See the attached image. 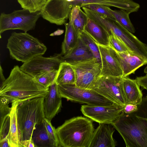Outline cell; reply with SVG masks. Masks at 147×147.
<instances>
[{"mask_svg":"<svg viewBox=\"0 0 147 147\" xmlns=\"http://www.w3.org/2000/svg\"><path fill=\"white\" fill-rule=\"evenodd\" d=\"M49 91L33 77L15 65L0 87V97L10 103L22 102L33 98L45 97Z\"/></svg>","mask_w":147,"mask_h":147,"instance_id":"cell-1","label":"cell"},{"mask_svg":"<svg viewBox=\"0 0 147 147\" xmlns=\"http://www.w3.org/2000/svg\"><path fill=\"white\" fill-rule=\"evenodd\" d=\"M137 106L136 111L129 114L123 112L111 124L127 147H147V95Z\"/></svg>","mask_w":147,"mask_h":147,"instance_id":"cell-2","label":"cell"},{"mask_svg":"<svg viewBox=\"0 0 147 147\" xmlns=\"http://www.w3.org/2000/svg\"><path fill=\"white\" fill-rule=\"evenodd\" d=\"M56 130L60 147H89L94 129L92 120L78 116L65 120Z\"/></svg>","mask_w":147,"mask_h":147,"instance_id":"cell-3","label":"cell"},{"mask_svg":"<svg viewBox=\"0 0 147 147\" xmlns=\"http://www.w3.org/2000/svg\"><path fill=\"white\" fill-rule=\"evenodd\" d=\"M99 4L119 8L120 0H47L40 11L41 16L49 22L57 25L64 24L69 19L72 8H80L89 4Z\"/></svg>","mask_w":147,"mask_h":147,"instance_id":"cell-4","label":"cell"},{"mask_svg":"<svg viewBox=\"0 0 147 147\" xmlns=\"http://www.w3.org/2000/svg\"><path fill=\"white\" fill-rule=\"evenodd\" d=\"M45 97L36 98L19 102L16 108L18 122L23 141L31 139L36 126L42 123L45 116Z\"/></svg>","mask_w":147,"mask_h":147,"instance_id":"cell-5","label":"cell"},{"mask_svg":"<svg viewBox=\"0 0 147 147\" xmlns=\"http://www.w3.org/2000/svg\"><path fill=\"white\" fill-rule=\"evenodd\" d=\"M7 48L11 58L23 63L42 56L47 50L46 46L37 38L25 32H12L8 39Z\"/></svg>","mask_w":147,"mask_h":147,"instance_id":"cell-6","label":"cell"},{"mask_svg":"<svg viewBox=\"0 0 147 147\" xmlns=\"http://www.w3.org/2000/svg\"><path fill=\"white\" fill-rule=\"evenodd\" d=\"M40 11L31 12L23 9L9 13H2L0 15V34L11 30H20L27 32L34 29Z\"/></svg>","mask_w":147,"mask_h":147,"instance_id":"cell-7","label":"cell"},{"mask_svg":"<svg viewBox=\"0 0 147 147\" xmlns=\"http://www.w3.org/2000/svg\"><path fill=\"white\" fill-rule=\"evenodd\" d=\"M58 86L61 96L67 100L90 105H107L113 103L95 91L78 87L75 84Z\"/></svg>","mask_w":147,"mask_h":147,"instance_id":"cell-8","label":"cell"},{"mask_svg":"<svg viewBox=\"0 0 147 147\" xmlns=\"http://www.w3.org/2000/svg\"><path fill=\"white\" fill-rule=\"evenodd\" d=\"M69 64L75 71V85L80 88L94 90L100 76L101 63L94 58Z\"/></svg>","mask_w":147,"mask_h":147,"instance_id":"cell-9","label":"cell"},{"mask_svg":"<svg viewBox=\"0 0 147 147\" xmlns=\"http://www.w3.org/2000/svg\"><path fill=\"white\" fill-rule=\"evenodd\" d=\"M124 107L113 103L107 105H82V113L92 121L99 123L112 124L123 113Z\"/></svg>","mask_w":147,"mask_h":147,"instance_id":"cell-10","label":"cell"},{"mask_svg":"<svg viewBox=\"0 0 147 147\" xmlns=\"http://www.w3.org/2000/svg\"><path fill=\"white\" fill-rule=\"evenodd\" d=\"M62 56L60 54L47 57L37 56L23 63L20 68L22 71L35 78L46 73L58 71L62 62Z\"/></svg>","mask_w":147,"mask_h":147,"instance_id":"cell-11","label":"cell"},{"mask_svg":"<svg viewBox=\"0 0 147 147\" xmlns=\"http://www.w3.org/2000/svg\"><path fill=\"white\" fill-rule=\"evenodd\" d=\"M122 77L100 76L94 90L113 102L126 105L121 80Z\"/></svg>","mask_w":147,"mask_h":147,"instance_id":"cell-12","label":"cell"},{"mask_svg":"<svg viewBox=\"0 0 147 147\" xmlns=\"http://www.w3.org/2000/svg\"><path fill=\"white\" fill-rule=\"evenodd\" d=\"M96 44L101 59L100 76L122 77L123 72L116 51L109 45Z\"/></svg>","mask_w":147,"mask_h":147,"instance_id":"cell-13","label":"cell"},{"mask_svg":"<svg viewBox=\"0 0 147 147\" xmlns=\"http://www.w3.org/2000/svg\"><path fill=\"white\" fill-rule=\"evenodd\" d=\"M115 128L111 124L99 123L94 129L89 147H115L117 145L113 137Z\"/></svg>","mask_w":147,"mask_h":147,"instance_id":"cell-14","label":"cell"},{"mask_svg":"<svg viewBox=\"0 0 147 147\" xmlns=\"http://www.w3.org/2000/svg\"><path fill=\"white\" fill-rule=\"evenodd\" d=\"M62 97L58 85L55 82L49 88V91L45 97L44 108L45 117L51 121L61 111Z\"/></svg>","mask_w":147,"mask_h":147,"instance_id":"cell-15","label":"cell"},{"mask_svg":"<svg viewBox=\"0 0 147 147\" xmlns=\"http://www.w3.org/2000/svg\"><path fill=\"white\" fill-rule=\"evenodd\" d=\"M116 51L123 72L122 77L134 73L138 69L147 64V59L132 53Z\"/></svg>","mask_w":147,"mask_h":147,"instance_id":"cell-16","label":"cell"},{"mask_svg":"<svg viewBox=\"0 0 147 147\" xmlns=\"http://www.w3.org/2000/svg\"><path fill=\"white\" fill-rule=\"evenodd\" d=\"M95 58L85 43L79 37L74 47L65 54L62 55V62L71 63Z\"/></svg>","mask_w":147,"mask_h":147,"instance_id":"cell-17","label":"cell"},{"mask_svg":"<svg viewBox=\"0 0 147 147\" xmlns=\"http://www.w3.org/2000/svg\"><path fill=\"white\" fill-rule=\"evenodd\" d=\"M121 83L126 105L139 104L142 101L143 94L136 80L127 76L122 77Z\"/></svg>","mask_w":147,"mask_h":147,"instance_id":"cell-18","label":"cell"},{"mask_svg":"<svg viewBox=\"0 0 147 147\" xmlns=\"http://www.w3.org/2000/svg\"><path fill=\"white\" fill-rule=\"evenodd\" d=\"M84 31L98 44L104 46L109 45V35L105 29L93 19L88 18Z\"/></svg>","mask_w":147,"mask_h":147,"instance_id":"cell-19","label":"cell"},{"mask_svg":"<svg viewBox=\"0 0 147 147\" xmlns=\"http://www.w3.org/2000/svg\"><path fill=\"white\" fill-rule=\"evenodd\" d=\"M19 102L16 101L12 103L9 115L10 125L8 140L10 147H22L21 135L16 114V108Z\"/></svg>","mask_w":147,"mask_h":147,"instance_id":"cell-20","label":"cell"},{"mask_svg":"<svg viewBox=\"0 0 147 147\" xmlns=\"http://www.w3.org/2000/svg\"><path fill=\"white\" fill-rule=\"evenodd\" d=\"M31 139L35 147H58L49 134L43 121L36 126Z\"/></svg>","mask_w":147,"mask_h":147,"instance_id":"cell-21","label":"cell"},{"mask_svg":"<svg viewBox=\"0 0 147 147\" xmlns=\"http://www.w3.org/2000/svg\"><path fill=\"white\" fill-rule=\"evenodd\" d=\"M75 71L69 63L62 62L57 72L55 80L57 85L74 84L76 82Z\"/></svg>","mask_w":147,"mask_h":147,"instance_id":"cell-22","label":"cell"},{"mask_svg":"<svg viewBox=\"0 0 147 147\" xmlns=\"http://www.w3.org/2000/svg\"><path fill=\"white\" fill-rule=\"evenodd\" d=\"M88 18L86 14L79 6H76L72 9L69 19V21L72 23L74 30L78 37L84 31Z\"/></svg>","mask_w":147,"mask_h":147,"instance_id":"cell-23","label":"cell"},{"mask_svg":"<svg viewBox=\"0 0 147 147\" xmlns=\"http://www.w3.org/2000/svg\"><path fill=\"white\" fill-rule=\"evenodd\" d=\"M65 27L64 38L61 46L62 55L65 54L76 45L78 38L74 29L72 23L69 21L64 24Z\"/></svg>","mask_w":147,"mask_h":147,"instance_id":"cell-24","label":"cell"},{"mask_svg":"<svg viewBox=\"0 0 147 147\" xmlns=\"http://www.w3.org/2000/svg\"><path fill=\"white\" fill-rule=\"evenodd\" d=\"M108 8L115 20L120 24L131 33L135 32V29L129 18L130 13L124 9L113 10L109 7Z\"/></svg>","mask_w":147,"mask_h":147,"instance_id":"cell-25","label":"cell"},{"mask_svg":"<svg viewBox=\"0 0 147 147\" xmlns=\"http://www.w3.org/2000/svg\"><path fill=\"white\" fill-rule=\"evenodd\" d=\"M91 51L94 57L101 63L99 50L96 42L86 31H84L79 36Z\"/></svg>","mask_w":147,"mask_h":147,"instance_id":"cell-26","label":"cell"},{"mask_svg":"<svg viewBox=\"0 0 147 147\" xmlns=\"http://www.w3.org/2000/svg\"><path fill=\"white\" fill-rule=\"evenodd\" d=\"M22 8L31 12L40 11L47 0H17Z\"/></svg>","mask_w":147,"mask_h":147,"instance_id":"cell-27","label":"cell"},{"mask_svg":"<svg viewBox=\"0 0 147 147\" xmlns=\"http://www.w3.org/2000/svg\"><path fill=\"white\" fill-rule=\"evenodd\" d=\"M116 51L126 54L131 52L122 41L115 34L111 33L109 36V45Z\"/></svg>","mask_w":147,"mask_h":147,"instance_id":"cell-28","label":"cell"},{"mask_svg":"<svg viewBox=\"0 0 147 147\" xmlns=\"http://www.w3.org/2000/svg\"><path fill=\"white\" fill-rule=\"evenodd\" d=\"M58 71H54L44 74L36 78V80L45 87L49 88L55 80Z\"/></svg>","mask_w":147,"mask_h":147,"instance_id":"cell-29","label":"cell"},{"mask_svg":"<svg viewBox=\"0 0 147 147\" xmlns=\"http://www.w3.org/2000/svg\"><path fill=\"white\" fill-rule=\"evenodd\" d=\"M84 7L98 13L108 16L115 20L113 15L108 9V6L101 4L92 3L87 5Z\"/></svg>","mask_w":147,"mask_h":147,"instance_id":"cell-30","label":"cell"},{"mask_svg":"<svg viewBox=\"0 0 147 147\" xmlns=\"http://www.w3.org/2000/svg\"><path fill=\"white\" fill-rule=\"evenodd\" d=\"M9 103L7 100L0 97V124L10 113L11 107H9Z\"/></svg>","mask_w":147,"mask_h":147,"instance_id":"cell-31","label":"cell"},{"mask_svg":"<svg viewBox=\"0 0 147 147\" xmlns=\"http://www.w3.org/2000/svg\"><path fill=\"white\" fill-rule=\"evenodd\" d=\"M43 122L51 138L56 143L58 147H60L56 129L52 125L51 121L45 117L44 119Z\"/></svg>","mask_w":147,"mask_h":147,"instance_id":"cell-32","label":"cell"},{"mask_svg":"<svg viewBox=\"0 0 147 147\" xmlns=\"http://www.w3.org/2000/svg\"><path fill=\"white\" fill-rule=\"evenodd\" d=\"M10 119L9 115L7 116L0 124V141L8 136L10 130Z\"/></svg>","mask_w":147,"mask_h":147,"instance_id":"cell-33","label":"cell"},{"mask_svg":"<svg viewBox=\"0 0 147 147\" xmlns=\"http://www.w3.org/2000/svg\"><path fill=\"white\" fill-rule=\"evenodd\" d=\"M135 80L140 86L144 89L147 90V74L144 76L137 77Z\"/></svg>","mask_w":147,"mask_h":147,"instance_id":"cell-34","label":"cell"},{"mask_svg":"<svg viewBox=\"0 0 147 147\" xmlns=\"http://www.w3.org/2000/svg\"><path fill=\"white\" fill-rule=\"evenodd\" d=\"M137 109V105L127 104L124 107L123 113L126 114H130L136 111Z\"/></svg>","mask_w":147,"mask_h":147,"instance_id":"cell-35","label":"cell"},{"mask_svg":"<svg viewBox=\"0 0 147 147\" xmlns=\"http://www.w3.org/2000/svg\"><path fill=\"white\" fill-rule=\"evenodd\" d=\"M22 147H35L32 139L23 141L21 142Z\"/></svg>","mask_w":147,"mask_h":147,"instance_id":"cell-36","label":"cell"},{"mask_svg":"<svg viewBox=\"0 0 147 147\" xmlns=\"http://www.w3.org/2000/svg\"><path fill=\"white\" fill-rule=\"evenodd\" d=\"M0 147H10L8 140V136L0 141Z\"/></svg>","mask_w":147,"mask_h":147,"instance_id":"cell-37","label":"cell"},{"mask_svg":"<svg viewBox=\"0 0 147 147\" xmlns=\"http://www.w3.org/2000/svg\"><path fill=\"white\" fill-rule=\"evenodd\" d=\"M0 86H1L4 83V81L6 80L5 78L4 77L3 74V70L2 68L1 65H0Z\"/></svg>","mask_w":147,"mask_h":147,"instance_id":"cell-38","label":"cell"},{"mask_svg":"<svg viewBox=\"0 0 147 147\" xmlns=\"http://www.w3.org/2000/svg\"><path fill=\"white\" fill-rule=\"evenodd\" d=\"M144 73L146 74H147V66L145 68L144 70Z\"/></svg>","mask_w":147,"mask_h":147,"instance_id":"cell-39","label":"cell"}]
</instances>
